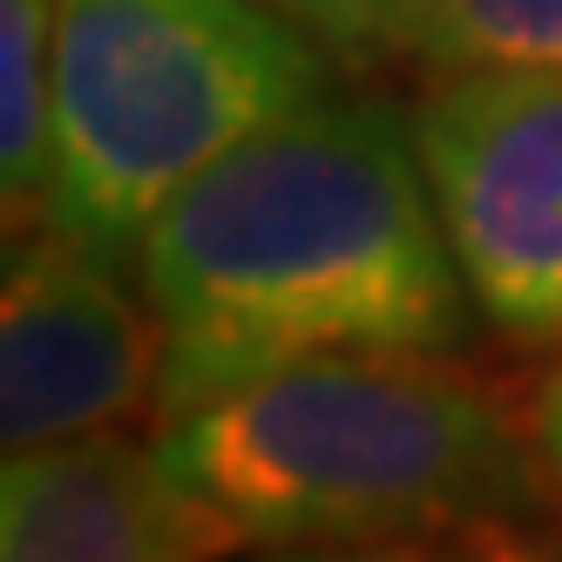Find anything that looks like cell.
I'll return each instance as SVG.
<instances>
[{"mask_svg": "<svg viewBox=\"0 0 562 562\" xmlns=\"http://www.w3.org/2000/svg\"><path fill=\"white\" fill-rule=\"evenodd\" d=\"M156 454L245 549L414 542L542 515V448L515 407L434 352H318L177 414Z\"/></svg>", "mask_w": 562, "mask_h": 562, "instance_id": "obj_2", "label": "cell"}, {"mask_svg": "<svg viewBox=\"0 0 562 562\" xmlns=\"http://www.w3.org/2000/svg\"><path fill=\"white\" fill-rule=\"evenodd\" d=\"M529 427H536V448H542V461H549V474L562 481V367L542 380V393H536V414H529Z\"/></svg>", "mask_w": 562, "mask_h": 562, "instance_id": "obj_11", "label": "cell"}, {"mask_svg": "<svg viewBox=\"0 0 562 562\" xmlns=\"http://www.w3.org/2000/svg\"><path fill=\"white\" fill-rule=\"evenodd\" d=\"M164 326V420L318 352H440L468 278L414 123L318 95L183 183L136 245Z\"/></svg>", "mask_w": 562, "mask_h": 562, "instance_id": "obj_1", "label": "cell"}, {"mask_svg": "<svg viewBox=\"0 0 562 562\" xmlns=\"http://www.w3.org/2000/svg\"><path fill=\"white\" fill-rule=\"evenodd\" d=\"M326 95V42L265 0H61L42 224L136 265L183 183Z\"/></svg>", "mask_w": 562, "mask_h": 562, "instance_id": "obj_3", "label": "cell"}, {"mask_svg": "<svg viewBox=\"0 0 562 562\" xmlns=\"http://www.w3.org/2000/svg\"><path fill=\"white\" fill-rule=\"evenodd\" d=\"M258 562H562V521L502 515V521H468V529H448V536L318 542V549H278Z\"/></svg>", "mask_w": 562, "mask_h": 562, "instance_id": "obj_9", "label": "cell"}, {"mask_svg": "<svg viewBox=\"0 0 562 562\" xmlns=\"http://www.w3.org/2000/svg\"><path fill=\"white\" fill-rule=\"evenodd\" d=\"M55 21L61 0H0V196H8V237L42 224V196H48Z\"/></svg>", "mask_w": 562, "mask_h": 562, "instance_id": "obj_7", "label": "cell"}, {"mask_svg": "<svg viewBox=\"0 0 562 562\" xmlns=\"http://www.w3.org/2000/svg\"><path fill=\"white\" fill-rule=\"evenodd\" d=\"M245 549L190 481L130 434H82L0 474V562H224Z\"/></svg>", "mask_w": 562, "mask_h": 562, "instance_id": "obj_6", "label": "cell"}, {"mask_svg": "<svg viewBox=\"0 0 562 562\" xmlns=\"http://www.w3.org/2000/svg\"><path fill=\"white\" fill-rule=\"evenodd\" d=\"M149 386H164V326L156 305H136L123 285V258H102L48 224L8 237V292H0L8 454L109 434L143 407Z\"/></svg>", "mask_w": 562, "mask_h": 562, "instance_id": "obj_5", "label": "cell"}, {"mask_svg": "<svg viewBox=\"0 0 562 562\" xmlns=\"http://www.w3.org/2000/svg\"><path fill=\"white\" fill-rule=\"evenodd\" d=\"M414 149L468 299L562 339V68H468L414 109Z\"/></svg>", "mask_w": 562, "mask_h": 562, "instance_id": "obj_4", "label": "cell"}, {"mask_svg": "<svg viewBox=\"0 0 562 562\" xmlns=\"http://www.w3.org/2000/svg\"><path fill=\"white\" fill-rule=\"evenodd\" d=\"M414 55L427 68H562V0H434Z\"/></svg>", "mask_w": 562, "mask_h": 562, "instance_id": "obj_8", "label": "cell"}, {"mask_svg": "<svg viewBox=\"0 0 562 562\" xmlns=\"http://www.w3.org/2000/svg\"><path fill=\"white\" fill-rule=\"evenodd\" d=\"M285 8H292L326 48L380 55V48H414V42H420L434 0H285Z\"/></svg>", "mask_w": 562, "mask_h": 562, "instance_id": "obj_10", "label": "cell"}]
</instances>
